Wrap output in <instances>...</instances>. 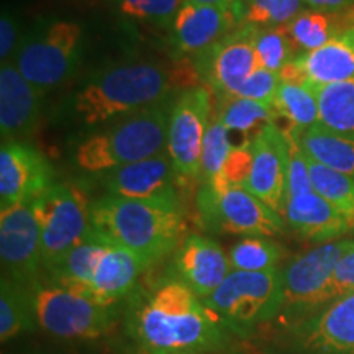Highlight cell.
<instances>
[{
    "mask_svg": "<svg viewBox=\"0 0 354 354\" xmlns=\"http://www.w3.org/2000/svg\"><path fill=\"white\" fill-rule=\"evenodd\" d=\"M55 171L38 149L20 141L0 149V212L32 203L55 185Z\"/></svg>",
    "mask_w": 354,
    "mask_h": 354,
    "instance_id": "obj_13",
    "label": "cell"
},
{
    "mask_svg": "<svg viewBox=\"0 0 354 354\" xmlns=\"http://www.w3.org/2000/svg\"><path fill=\"white\" fill-rule=\"evenodd\" d=\"M307 156V154H305ZM310 183L318 196L325 198L330 205L349 221L354 230V179L342 172L313 161L307 156Z\"/></svg>",
    "mask_w": 354,
    "mask_h": 354,
    "instance_id": "obj_31",
    "label": "cell"
},
{
    "mask_svg": "<svg viewBox=\"0 0 354 354\" xmlns=\"http://www.w3.org/2000/svg\"><path fill=\"white\" fill-rule=\"evenodd\" d=\"M233 149L232 141H230L228 130L221 125L216 117H212V122L207 130L205 140L202 146L201 158V183L209 184L215 180L220 174L221 167L227 161L230 151Z\"/></svg>",
    "mask_w": 354,
    "mask_h": 354,
    "instance_id": "obj_34",
    "label": "cell"
},
{
    "mask_svg": "<svg viewBox=\"0 0 354 354\" xmlns=\"http://www.w3.org/2000/svg\"><path fill=\"white\" fill-rule=\"evenodd\" d=\"M177 174L169 154L133 162L104 172V183L107 194L115 197L133 198V201L153 202H179L177 194Z\"/></svg>",
    "mask_w": 354,
    "mask_h": 354,
    "instance_id": "obj_17",
    "label": "cell"
},
{
    "mask_svg": "<svg viewBox=\"0 0 354 354\" xmlns=\"http://www.w3.org/2000/svg\"><path fill=\"white\" fill-rule=\"evenodd\" d=\"M82 28L73 20H55L20 43L15 64L39 92L64 84L81 59Z\"/></svg>",
    "mask_w": 354,
    "mask_h": 354,
    "instance_id": "obj_8",
    "label": "cell"
},
{
    "mask_svg": "<svg viewBox=\"0 0 354 354\" xmlns=\"http://www.w3.org/2000/svg\"><path fill=\"white\" fill-rule=\"evenodd\" d=\"M212 88L197 86L185 91L171 109L167 154L184 179H201L202 146L212 122Z\"/></svg>",
    "mask_w": 354,
    "mask_h": 354,
    "instance_id": "obj_11",
    "label": "cell"
},
{
    "mask_svg": "<svg viewBox=\"0 0 354 354\" xmlns=\"http://www.w3.org/2000/svg\"><path fill=\"white\" fill-rule=\"evenodd\" d=\"M282 250L266 236H246L233 245L228 253L232 271L263 272L277 268Z\"/></svg>",
    "mask_w": 354,
    "mask_h": 354,
    "instance_id": "obj_32",
    "label": "cell"
},
{
    "mask_svg": "<svg viewBox=\"0 0 354 354\" xmlns=\"http://www.w3.org/2000/svg\"><path fill=\"white\" fill-rule=\"evenodd\" d=\"M253 169V141H243L233 146L220 174L209 184H202L214 192H223L232 187H245Z\"/></svg>",
    "mask_w": 354,
    "mask_h": 354,
    "instance_id": "obj_35",
    "label": "cell"
},
{
    "mask_svg": "<svg viewBox=\"0 0 354 354\" xmlns=\"http://www.w3.org/2000/svg\"><path fill=\"white\" fill-rule=\"evenodd\" d=\"M91 205L84 190L71 184H55L32 202L41 233L44 271L51 272L92 233Z\"/></svg>",
    "mask_w": 354,
    "mask_h": 354,
    "instance_id": "obj_7",
    "label": "cell"
},
{
    "mask_svg": "<svg viewBox=\"0 0 354 354\" xmlns=\"http://www.w3.org/2000/svg\"><path fill=\"white\" fill-rule=\"evenodd\" d=\"M32 297L38 326L59 339H94L115 325V305L100 304L84 292L57 284H35Z\"/></svg>",
    "mask_w": 354,
    "mask_h": 354,
    "instance_id": "obj_6",
    "label": "cell"
},
{
    "mask_svg": "<svg viewBox=\"0 0 354 354\" xmlns=\"http://www.w3.org/2000/svg\"><path fill=\"white\" fill-rule=\"evenodd\" d=\"M91 225L107 243L138 256L146 268L174 253L187 236L179 202L133 201L107 194L92 202Z\"/></svg>",
    "mask_w": 354,
    "mask_h": 354,
    "instance_id": "obj_2",
    "label": "cell"
},
{
    "mask_svg": "<svg viewBox=\"0 0 354 354\" xmlns=\"http://www.w3.org/2000/svg\"><path fill=\"white\" fill-rule=\"evenodd\" d=\"M302 151L313 161L354 179V138L333 133L320 125L295 133Z\"/></svg>",
    "mask_w": 354,
    "mask_h": 354,
    "instance_id": "obj_24",
    "label": "cell"
},
{
    "mask_svg": "<svg viewBox=\"0 0 354 354\" xmlns=\"http://www.w3.org/2000/svg\"><path fill=\"white\" fill-rule=\"evenodd\" d=\"M179 3L180 0H118V8L130 19L167 21L174 19Z\"/></svg>",
    "mask_w": 354,
    "mask_h": 354,
    "instance_id": "obj_37",
    "label": "cell"
},
{
    "mask_svg": "<svg viewBox=\"0 0 354 354\" xmlns=\"http://www.w3.org/2000/svg\"><path fill=\"white\" fill-rule=\"evenodd\" d=\"M240 19L234 8L183 2L172 19L176 46L184 53H203L228 37Z\"/></svg>",
    "mask_w": 354,
    "mask_h": 354,
    "instance_id": "obj_19",
    "label": "cell"
},
{
    "mask_svg": "<svg viewBox=\"0 0 354 354\" xmlns=\"http://www.w3.org/2000/svg\"><path fill=\"white\" fill-rule=\"evenodd\" d=\"M146 266L131 251L109 243L86 294L105 305H117L133 290Z\"/></svg>",
    "mask_w": 354,
    "mask_h": 354,
    "instance_id": "obj_22",
    "label": "cell"
},
{
    "mask_svg": "<svg viewBox=\"0 0 354 354\" xmlns=\"http://www.w3.org/2000/svg\"><path fill=\"white\" fill-rule=\"evenodd\" d=\"M351 25H354V13L339 15L338 12L307 10L292 19L286 28L294 46L307 53L325 46Z\"/></svg>",
    "mask_w": 354,
    "mask_h": 354,
    "instance_id": "obj_27",
    "label": "cell"
},
{
    "mask_svg": "<svg viewBox=\"0 0 354 354\" xmlns=\"http://www.w3.org/2000/svg\"><path fill=\"white\" fill-rule=\"evenodd\" d=\"M43 92L25 79L15 63L0 68V131L3 143H10L33 130L41 112Z\"/></svg>",
    "mask_w": 354,
    "mask_h": 354,
    "instance_id": "obj_20",
    "label": "cell"
},
{
    "mask_svg": "<svg viewBox=\"0 0 354 354\" xmlns=\"http://www.w3.org/2000/svg\"><path fill=\"white\" fill-rule=\"evenodd\" d=\"M197 210L202 227L245 236H276L284 228V218L245 187L214 192L201 185Z\"/></svg>",
    "mask_w": 354,
    "mask_h": 354,
    "instance_id": "obj_9",
    "label": "cell"
},
{
    "mask_svg": "<svg viewBox=\"0 0 354 354\" xmlns=\"http://www.w3.org/2000/svg\"><path fill=\"white\" fill-rule=\"evenodd\" d=\"M109 243L94 230L86 240L66 254V258L50 274L51 284H57L86 294L94 277L95 268Z\"/></svg>",
    "mask_w": 354,
    "mask_h": 354,
    "instance_id": "obj_26",
    "label": "cell"
},
{
    "mask_svg": "<svg viewBox=\"0 0 354 354\" xmlns=\"http://www.w3.org/2000/svg\"><path fill=\"white\" fill-rule=\"evenodd\" d=\"M292 342L299 354H354V294L322 305L294 325Z\"/></svg>",
    "mask_w": 354,
    "mask_h": 354,
    "instance_id": "obj_14",
    "label": "cell"
},
{
    "mask_svg": "<svg viewBox=\"0 0 354 354\" xmlns=\"http://www.w3.org/2000/svg\"><path fill=\"white\" fill-rule=\"evenodd\" d=\"M281 82V74L266 68H261L259 66V68L243 82V86L238 88V92L234 95L272 105Z\"/></svg>",
    "mask_w": 354,
    "mask_h": 354,
    "instance_id": "obj_38",
    "label": "cell"
},
{
    "mask_svg": "<svg viewBox=\"0 0 354 354\" xmlns=\"http://www.w3.org/2000/svg\"><path fill=\"white\" fill-rule=\"evenodd\" d=\"M318 105V125L354 138V79L331 84H307Z\"/></svg>",
    "mask_w": 354,
    "mask_h": 354,
    "instance_id": "obj_25",
    "label": "cell"
},
{
    "mask_svg": "<svg viewBox=\"0 0 354 354\" xmlns=\"http://www.w3.org/2000/svg\"><path fill=\"white\" fill-rule=\"evenodd\" d=\"M287 185L289 141L272 123L253 140V169L246 189L284 218Z\"/></svg>",
    "mask_w": 354,
    "mask_h": 354,
    "instance_id": "obj_16",
    "label": "cell"
},
{
    "mask_svg": "<svg viewBox=\"0 0 354 354\" xmlns=\"http://www.w3.org/2000/svg\"><path fill=\"white\" fill-rule=\"evenodd\" d=\"M169 105L161 104L127 115L113 127L87 136L77 145L74 161L86 172H109L167 153Z\"/></svg>",
    "mask_w": 354,
    "mask_h": 354,
    "instance_id": "obj_4",
    "label": "cell"
},
{
    "mask_svg": "<svg viewBox=\"0 0 354 354\" xmlns=\"http://www.w3.org/2000/svg\"><path fill=\"white\" fill-rule=\"evenodd\" d=\"M0 259L2 276L32 287L43 269L41 233L32 203L0 212Z\"/></svg>",
    "mask_w": 354,
    "mask_h": 354,
    "instance_id": "obj_12",
    "label": "cell"
},
{
    "mask_svg": "<svg viewBox=\"0 0 354 354\" xmlns=\"http://www.w3.org/2000/svg\"><path fill=\"white\" fill-rule=\"evenodd\" d=\"M354 248V240L323 243L282 269L284 300L279 317H295L320 308L339 261Z\"/></svg>",
    "mask_w": 354,
    "mask_h": 354,
    "instance_id": "obj_10",
    "label": "cell"
},
{
    "mask_svg": "<svg viewBox=\"0 0 354 354\" xmlns=\"http://www.w3.org/2000/svg\"><path fill=\"white\" fill-rule=\"evenodd\" d=\"M184 2H196V3H203V6L234 8V10L240 13V19H243V8L240 6V2H236V0H184Z\"/></svg>",
    "mask_w": 354,
    "mask_h": 354,
    "instance_id": "obj_42",
    "label": "cell"
},
{
    "mask_svg": "<svg viewBox=\"0 0 354 354\" xmlns=\"http://www.w3.org/2000/svg\"><path fill=\"white\" fill-rule=\"evenodd\" d=\"M216 118L228 131H236L245 141H253L274 123V109L263 102L230 95L223 99Z\"/></svg>",
    "mask_w": 354,
    "mask_h": 354,
    "instance_id": "obj_29",
    "label": "cell"
},
{
    "mask_svg": "<svg viewBox=\"0 0 354 354\" xmlns=\"http://www.w3.org/2000/svg\"><path fill=\"white\" fill-rule=\"evenodd\" d=\"M179 84L174 71L154 63L109 68L91 77L73 99L74 117L84 125H102L161 104Z\"/></svg>",
    "mask_w": 354,
    "mask_h": 354,
    "instance_id": "obj_3",
    "label": "cell"
},
{
    "mask_svg": "<svg viewBox=\"0 0 354 354\" xmlns=\"http://www.w3.org/2000/svg\"><path fill=\"white\" fill-rule=\"evenodd\" d=\"M127 330L143 354H207L227 346L232 335L179 279L136 300L128 312Z\"/></svg>",
    "mask_w": 354,
    "mask_h": 354,
    "instance_id": "obj_1",
    "label": "cell"
},
{
    "mask_svg": "<svg viewBox=\"0 0 354 354\" xmlns=\"http://www.w3.org/2000/svg\"><path fill=\"white\" fill-rule=\"evenodd\" d=\"M32 289L2 276L0 282V339L10 342L15 336L38 330Z\"/></svg>",
    "mask_w": 354,
    "mask_h": 354,
    "instance_id": "obj_28",
    "label": "cell"
},
{
    "mask_svg": "<svg viewBox=\"0 0 354 354\" xmlns=\"http://www.w3.org/2000/svg\"><path fill=\"white\" fill-rule=\"evenodd\" d=\"M177 277L198 299L205 300L232 272L228 256L218 243L202 234H187L176 250Z\"/></svg>",
    "mask_w": 354,
    "mask_h": 354,
    "instance_id": "obj_18",
    "label": "cell"
},
{
    "mask_svg": "<svg viewBox=\"0 0 354 354\" xmlns=\"http://www.w3.org/2000/svg\"><path fill=\"white\" fill-rule=\"evenodd\" d=\"M253 46L261 68L274 71V73H281L282 68L294 59L292 51L295 50V46L287 35L286 25L276 26V28L254 26Z\"/></svg>",
    "mask_w": 354,
    "mask_h": 354,
    "instance_id": "obj_33",
    "label": "cell"
},
{
    "mask_svg": "<svg viewBox=\"0 0 354 354\" xmlns=\"http://www.w3.org/2000/svg\"><path fill=\"white\" fill-rule=\"evenodd\" d=\"M253 25H245L202 53L201 76L221 99L236 94L243 82L259 68L253 46Z\"/></svg>",
    "mask_w": 354,
    "mask_h": 354,
    "instance_id": "obj_15",
    "label": "cell"
},
{
    "mask_svg": "<svg viewBox=\"0 0 354 354\" xmlns=\"http://www.w3.org/2000/svg\"><path fill=\"white\" fill-rule=\"evenodd\" d=\"M302 0H246L243 20L253 26H282L299 15Z\"/></svg>",
    "mask_w": 354,
    "mask_h": 354,
    "instance_id": "obj_36",
    "label": "cell"
},
{
    "mask_svg": "<svg viewBox=\"0 0 354 354\" xmlns=\"http://www.w3.org/2000/svg\"><path fill=\"white\" fill-rule=\"evenodd\" d=\"M272 109L274 115H281L289 123V130L282 133H300L318 125L317 99L307 84L282 81Z\"/></svg>",
    "mask_w": 354,
    "mask_h": 354,
    "instance_id": "obj_30",
    "label": "cell"
},
{
    "mask_svg": "<svg viewBox=\"0 0 354 354\" xmlns=\"http://www.w3.org/2000/svg\"><path fill=\"white\" fill-rule=\"evenodd\" d=\"M284 289L279 269L263 272L232 271L203 302L233 335L250 336L281 315Z\"/></svg>",
    "mask_w": 354,
    "mask_h": 354,
    "instance_id": "obj_5",
    "label": "cell"
},
{
    "mask_svg": "<svg viewBox=\"0 0 354 354\" xmlns=\"http://www.w3.org/2000/svg\"><path fill=\"white\" fill-rule=\"evenodd\" d=\"M284 220L299 236L313 243H330L351 228L349 221L315 190L287 197Z\"/></svg>",
    "mask_w": 354,
    "mask_h": 354,
    "instance_id": "obj_21",
    "label": "cell"
},
{
    "mask_svg": "<svg viewBox=\"0 0 354 354\" xmlns=\"http://www.w3.org/2000/svg\"><path fill=\"white\" fill-rule=\"evenodd\" d=\"M348 294H354V248L348 251L336 266L328 289L323 297V305Z\"/></svg>",
    "mask_w": 354,
    "mask_h": 354,
    "instance_id": "obj_39",
    "label": "cell"
},
{
    "mask_svg": "<svg viewBox=\"0 0 354 354\" xmlns=\"http://www.w3.org/2000/svg\"><path fill=\"white\" fill-rule=\"evenodd\" d=\"M19 39L20 30L17 24L15 17L10 12H2V19H0V59L2 64L10 63L13 55L19 51Z\"/></svg>",
    "mask_w": 354,
    "mask_h": 354,
    "instance_id": "obj_40",
    "label": "cell"
},
{
    "mask_svg": "<svg viewBox=\"0 0 354 354\" xmlns=\"http://www.w3.org/2000/svg\"><path fill=\"white\" fill-rule=\"evenodd\" d=\"M307 6L312 7V10L320 12H342L354 7V0H302Z\"/></svg>",
    "mask_w": 354,
    "mask_h": 354,
    "instance_id": "obj_41",
    "label": "cell"
},
{
    "mask_svg": "<svg viewBox=\"0 0 354 354\" xmlns=\"http://www.w3.org/2000/svg\"><path fill=\"white\" fill-rule=\"evenodd\" d=\"M305 84H331L354 79V25L318 50L292 59Z\"/></svg>",
    "mask_w": 354,
    "mask_h": 354,
    "instance_id": "obj_23",
    "label": "cell"
}]
</instances>
